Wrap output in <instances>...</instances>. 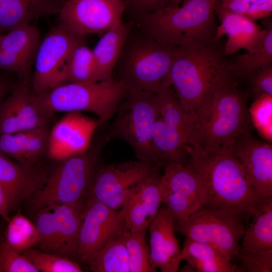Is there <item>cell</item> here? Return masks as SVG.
Instances as JSON below:
<instances>
[{
    "label": "cell",
    "instance_id": "obj_1",
    "mask_svg": "<svg viewBox=\"0 0 272 272\" xmlns=\"http://www.w3.org/2000/svg\"><path fill=\"white\" fill-rule=\"evenodd\" d=\"M232 148L202 149L188 146L187 165L201 183L203 206L229 209L250 218L256 206L265 198L255 191Z\"/></svg>",
    "mask_w": 272,
    "mask_h": 272
},
{
    "label": "cell",
    "instance_id": "obj_2",
    "mask_svg": "<svg viewBox=\"0 0 272 272\" xmlns=\"http://www.w3.org/2000/svg\"><path fill=\"white\" fill-rule=\"evenodd\" d=\"M179 47L170 71V83L183 108L195 117L215 92L234 78L217 43Z\"/></svg>",
    "mask_w": 272,
    "mask_h": 272
},
{
    "label": "cell",
    "instance_id": "obj_3",
    "mask_svg": "<svg viewBox=\"0 0 272 272\" xmlns=\"http://www.w3.org/2000/svg\"><path fill=\"white\" fill-rule=\"evenodd\" d=\"M218 0H184L141 18L137 26L160 42L181 47L216 43Z\"/></svg>",
    "mask_w": 272,
    "mask_h": 272
},
{
    "label": "cell",
    "instance_id": "obj_4",
    "mask_svg": "<svg viewBox=\"0 0 272 272\" xmlns=\"http://www.w3.org/2000/svg\"><path fill=\"white\" fill-rule=\"evenodd\" d=\"M137 28L129 33L113 76L129 91L156 93L171 85L170 71L180 47L162 43Z\"/></svg>",
    "mask_w": 272,
    "mask_h": 272
},
{
    "label": "cell",
    "instance_id": "obj_5",
    "mask_svg": "<svg viewBox=\"0 0 272 272\" xmlns=\"http://www.w3.org/2000/svg\"><path fill=\"white\" fill-rule=\"evenodd\" d=\"M191 147L202 149L233 147L250 129L245 97L232 79L218 89L197 112Z\"/></svg>",
    "mask_w": 272,
    "mask_h": 272
},
{
    "label": "cell",
    "instance_id": "obj_6",
    "mask_svg": "<svg viewBox=\"0 0 272 272\" xmlns=\"http://www.w3.org/2000/svg\"><path fill=\"white\" fill-rule=\"evenodd\" d=\"M129 92L121 82L70 83L35 94L37 102L49 118L58 112L85 111L96 115L100 126L114 116L117 107Z\"/></svg>",
    "mask_w": 272,
    "mask_h": 272
},
{
    "label": "cell",
    "instance_id": "obj_7",
    "mask_svg": "<svg viewBox=\"0 0 272 272\" xmlns=\"http://www.w3.org/2000/svg\"><path fill=\"white\" fill-rule=\"evenodd\" d=\"M115 118L103 137L125 142L138 160L158 165L152 146V130L158 117L156 93L131 90L118 105ZM161 166V165H160Z\"/></svg>",
    "mask_w": 272,
    "mask_h": 272
},
{
    "label": "cell",
    "instance_id": "obj_8",
    "mask_svg": "<svg viewBox=\"0 0 272 272\" xmlns=\"http://www.w3.org/2000/svg\"><path fill=\"white\" fill-rule=\"evenodd\" d=\"M105 144L102 139L96 147L85 153L61 161L32 196L33 209L37 211L49 206L75 203L86 199L99 168L100 154Z\"/></svg>",
    "mask_w": 272,
    "mask_h": 272
},
{
    "label": "cell",
    "instance_id": "obj_9",
    "mask_svg": "<svg viewBox=\"0 0 272 272\" xmlns=\"http://www.w3.org/2000/svg\"><path fill=\"white\" fill-rule=\"evenodd\" d=\"M247 218L229 209L202 206L175 229L185 238L214 247L233 261L239 253Z\"/></svg>",
    "mask_w": 272,
    "mask_h": 272
},
{
    "label": "cell",
    "instance_id": "obj_10",
    "mask_svg": "<svg viewBox=\"0 0 272 272\" xmlns=\"http://www.w3.org/2000/svg\"><path fill=\"white\" fill-rule=\"evenodd\" d=\"M160 166L137 160L99 167L86 197L120 210Z\"/></svg>",
    "mask_w": 272,
    "mask_h": 272
},
{
    "label": "cell",
    "instance_id": "obj_11",
    "mask_svg": "<svg viewBox=\"0 0 272 272\" xmlns=\"http://www.w3.org/2000/svg\"><path fill=\"white\" fill-rule=\"evenodd\" d=\"M86 198L75 203L49 206L37 211V245L43 251L77 257L80 225Z\"/></svg>",
    "mask_w": 272,
    "mask_h": 272
},
{
    "label": "cell",
    "instance_id": "obj_12",
    "mask_svg": "<svg viewBox=\"0 0 272 272\" xmlns=\"http://www.w3.org/2000/svg\"><path fill=\"white\" fill-rule=\"evenodd\" d=\"M84 38L60 23L49 31L40 41L34 60L31 83L35 94L65 84L66 63L75 48L84 43Z\"/></svg>",
    "mask_w": 272,
    "mask_h": 272
},
{
    "label": "cell",
    "instance_id": "obj_13",
    "mask_svg": "<svg viewBox=\"0 0 272 272\" xmlns=\"http://www.w3.org/2000/svg\"><path fill=\"white\" fill-rule=\"evenodd\" d=\"M163 204L171 215L175 227L181 226L204 205L200 181L188 165L167 162L161 175Z\"/></svg>",
    "mask_w": 272,
    "mask_h": 272
},
{
    "label": "cell",
    "instance_id": "obj_14",
    "mask_svg": "<svg viewBox=\"0 0 272 272\" xmlns=\"http://www.w3.org/2000/svg\"><path fill=\"white\" fill-rule=\"evenodd\" d=\"M125 8L123 0H66L58 18L79 35H101L122 20Z\"/></svg>",
    "mask_w": 272,
    "mask_h": 272
},
{
    "label": "cell",
    "instance_id": "obj_15",
    "mask_svg": "<svg viewBox=\"0 0 272 272\" xmlns=\"http://www.w3.org/2000/svg\"><path fill=\"white\" fill-rule=\"evenodd\" d=\"M124 209L110 208L86 197L80 228L77 257L86 262L91 256L124 230Z\"/></svg>",
    "mask_w": 272,
    "mask_h": 272
},
{
    "label": "cell",
    "instance_id": "obj_16",
    "mask_svg": "<svg viewBox=\"0 0 272 272\" xmlns=\"http://www.w3.org/2000/svg\"><path fill=\"white\" fill-rule=\"evenodd\" d=\"M100 126L98 119L79 112H70L49 132L47 153L52 159L62 161L83 154L89 149L93 135Z\"/></svg>",
    "mask_w": 272,
    "mask_h": 272
},
{
    "label": "cell",
    "instance_id": "obj_17",
    "mask_svg": "<svg viewBox=\"0 0 272 272\" xmlns=\"http://www.w3.org/2000/svg\"><path fill=\"white\" fill-rule=\"evenodd\" d=\"M50 118L42 111L30 81H20L0 105V135L47 127Z\"/></svg>",
    "mask_w": 272,
    "mask_h": 272
},
{
    "label": "cell",
    "instance_id": "obj_18",
    "mask_svg": "<svg viewBox=\"0 0 272 272\" xmlns=\"http://www.w3.org/2000/svg\"><path fill=\"white\" fill-rule=\"evenodd\" d=\"M233 152L243 165L256 193L272 197V145L254 137L250 129L235 142Z\"/></svg>",
    "mask_w": 272,
    "mask_h": 272
},
{
    "label": "cell",
    "instance_id": "obj_19",
    "mask_svg": "<svg viewBox=\"0 0 272 272\" xmlns=\"http://www.w3.org/2000/svg\"><path fill=\"white\" fill-rule=\"evenodd\" d=\"M37 28L29 25L15 28L1 35L0 71L16 74L21 81H30L40 44Z\"/></svg>",
    "mask_w": 272,
    "mask_h": 272
},
{
    "label": "cell",
    "instance_id": "obj_20",
    "mask_svg": "<svg viewBox=\"0 0 272 272\" xmlns=\"http://www.w3.org/2000/svg\"><path fill=\"white\" fill-rule=\"evenodd\" d=\"M148 230L152 266L162 272L177 271L182 260L181 250L175 235L174 220L164 204Z\"/></svg>",
    "mask_w": 272,
    "mask_h": 272
},
{
    "label": "cell",
    "instance_id": "obj_21",
    "mask_svg": "<svg viewBox=\"0 0 272 272\" xmlns=\"http://www.w3.org/2000/svg\"><path fill=\"white\" fill-rule=\"evenodd\" d=\"M161 175L158 171L149 177L122 207L125 231L148 230L163 204L164 188Z\"/></svg>",
    "mask_w": 272,
    "mask_h": 272
},
{
    "label": "cell",
    "instance_id": "obj_22",
    "mask_svg": "<svg viewBox=\"0 0 272 272\" xmlns=\"http://www.w3.org/2000/svg\"><path fill=\"white\" fill-rule=\"evenodd\" d=\"M47 176L42 170L26 167L0 152V184L7 195L11 211L35 194Z\"/></svg>",
    "mask_w": 272,
    "mask_h": 272
},
{
    "label": "cell",
    "instance_id": "obj_23",
    "mask_svg": "<svg viewBox=\"0 0 272 272\" xmlns=\"http://www.w3.org/2000/svg\"><path fill=\"white\" fill-rule=\"evenodd\" d=\"M216 14L220 24L217 27L215 41L224 36L227 37L223 49L225 56L233 54L240 49L252 50L260 39L263 29L255 21L244 15L233 12L218 3Z\"/></svg>",
    "mask_w": 272,
    "mask_h": 272
},
{
    "label": "cell",
    "instance_id": "obj_24",
    "mask_svg": "<svg viewBox=\"0 0 272 272\" xmlns=\"http://www.w3.org/2000/svg\"><path fill=\"white\" fill-rule=\"evenodd\" d=\"M49 132L47 127H37L0 135V152L28 168L47 151Z\"/></svg>",
    "mask_w": 272,
    "mask_h": 272
},
{
    "label": "cell",
    "instance_id": "obj_25",
    "mask_svg": "<svg viewBox=\"0 0 272 272\" xmlns=\"http://www.w3.org/2000/svg\"><path fill=\"white\" fill-rule=\"evenodd\" d=\"M66 0H0V32L30 25L41 17L58 15Z\"/></svg>",
    "mask_w": 272,
    "mask_h": 272
},
{
    "label": "cell",
    "instance_id": "obj_26",
    "mask_svg": "<svg viewBox=\"0 0 272 272\" xmlns=\"http://www.w3.org/2000/svg\"><path fill=\"white\" fill-rule=\"evenodd\" d=\"M133 24L118 22L101 35L92 49L97 82L114 79V69Z\"/></svg>",
    "mask_w": 272,
    "mask_h": 272
},
{
    "label": "cell",
    "instance_id": "obj_27",
    "mask_svg": "<svg viewBox=\"0 0 272 272\" xmlns=\"http://www.w3.org/2000/svg\"><path fill=\"white\" fill-rule=\"evenodd\" d=\"M181 257L186 262L183 271L243 272L239 265L227 259L214 247L187 238Z\"/></svg>",
    "mask_w": 272,
    "mask_h": 272
},
{
    "label": "cell",
    "instance_id": "obj_28",
    "mask_svg": "<svg viewBox=\"0 0 272 272\" xmlns=\"http://www.w3.org/2000/svg\"><path fill=\"white\" fill-rule=\"evenodd\" d=\"M152 146L157 163L164 165L167 162L186 165L190 146L187 138L176 128L158 117L152 130Z\"/></svg>",
    "mask_w": 272,
    "mask_h": 272
},
{
    "label": "cell",
    "instance_id": "obj_29",
    "mask_svg": "<svg viewBox=\"0 0 272 272\" xmlns=\"http://www.w3.org/2000/svg\"><path fill=\"white\" fill-rule=\"evenodd\" d=\"M265 26L260 40L252 50L228 60L229 70L235 80H247L257 71L272 65L271 23Z\"/></svg>",
    "mask_w": 272,
    "mask_h": 272
},
{
    "label": "cell",
    "instance_id": "obj_30",
    "mask_svg": "<svg viewBox=\"0 0 272 272\" xmlns=\"http://www.w3.org/2000/svg\"><path fill=\"white\" fill-rule=\"evenodd\" d=\"M250 218L251 221L245 229L240 248L256 251L272 249V197L259 203Z\"/></svg>",
    "mask_w": 272,
    "mask_h": 272
},
{
    "label": "cell",
    "instance_id": "obj_31",
    "mask_svg": "<svg viewBox=\"0 0 272 272\" xmlns=\"http://www.w3.org/2000/svg\"><path fill=\"white\" fill-rule=\"evenodd\" d=\"M156 94L158 117L184 134L190 146L195 132V118L183 108L171 85L163 87Z\"/></svg>",
    "mask_w": 272,
    "mask_h": 272
},
{
    "label": "cell",
    "instance_id": "obj_32",
    "mask_svg": "<svg viewBox=\"0 0 272 272\" xmlns=\"http://www.w3.org/2000/svg\"><path fill=\"white\" fill-rule=\"evenodd\" d=\"M123 232L109 241L88 259L86 262L92 271L129 272Z\"/></svg>",
    "mask_w": 272,
    "mask_h": 272
},
{
    "label": "cell",
    "instance_id": "obj_33",
    "mask_svg": "<svg viewBox=\"0 0 272 272\" xmlns=\"http://www.w3.org/2000/svg\"><path fill=\"white\" fill-rule=\"evenodd\" d=\"M7 223L0 243L21 252L37 245L39 233L36 225L20 212Z\"/></svg>",
    "mask_w": 272,
    "mask_h": 272
},
{
    "label": "cell",
    "instance_id": "obj_34",
    "mask_svg": "<svg viewBox=\"0 0 272 272\" xmlns=\"http://www.w3.org/2000/svg\"><path fill=\"white\" fill-rule=\"evenodd\" d=\"M64 75L65 84L97 82L92 49L84 43L77 45L66 63Z\"/></svg>",
    "mask_w": 272,
    "mask_h": 272
},
{
    "label": "cell",
    "instance_id": "obj_35",
    "mask_svg": "<svg viewBox=\"0 0 272 272\" xmlns=\"http://www.w3.org/2000/svg\"><path fill=\"white\" fill-rule=\"evenodd\" d=\"M147 230L124 231L129 272H156L150 261V250L146 239Z\"/></svg>",
    "mask_w": 272,
    "mask_h": 272
},
{
    "label": "cell",
    "instance_id": "obj_36",
    "mask_svg": "<svg viewBox=\"0 0 272 272\" xmlns=\"http://www.w3.org/2000/svg\"><path fill=\"white\" fill-rule=\"evenodd\" d=\"M22 253L32 263L39 271L82 272L78 263L68 257L30 248Z\"/></svg>",
    "mask_w": 272,
    "mask_h": 272
},
{
    "label": "cell",
    "instance_id": "obj_37",
    "mask_svg": "<svg viewBox=\"0 0 272 272\" xmlns=\"http://www.w3.org/2000/svg\"><path fill=\"white\" fill-rule=\"evenodd\" d=\"M251 123L266 141H272V96L262 95L248 108Z\"/></svg>",
    "mask_w": 272,
    "mask_h": 272
},
{
    "label": "cell",
    "instance_id": "obj_38",
    "mask_svg": "<svg viewBox=\"0 0 272 272\" xmlns=\"http://www.w3.org/2000/svg\"><path fill=\"white\" fill-rule=\"evenodd\" d=\"M243 272H271L272 249L247 250L239 247L237 256Z\"/></svg>",
    "mask_w": 272,
    "mask_h": 272
},
{
    "label": "cell",
    "instance_id": "obj_39",
    "mask_svg": "<svg viewBox=\"0 0 272 272\" xmlns=\"http://www.w3.org/2000/svg\"><path fill=\"white\" fill-rule=\"evenodd\" d=\"M0 272H39L22 253L0 243Z\"/></svg>",
    "mask_w": 272,
    "mask_h": 272
},
{
    "label": "cell",
    "instance_id": "obj_40",
    "mask_svg": "<svg viewBox=\"0 0 272 272\" xmlns=\"http://www.w3.org/2000/svg\"><path fill=\"white\" fill-rule=\"evenodd\" d=\"M247 80L255 99L262 95L272 96V65L257 71Z\"/></svg>",
    "mask_w": 272,
    "mask_h": 272
},
{
    "label": "cell",
    "instance_id": "obj_41",
    "mask_svg": "<svg viewBox=\"0 0 272 272\" xmlns=\"http://www.w3.org/2000/svg\"><path fill=\"white\" fill-rule=\"evenodd\" d=\"M171 0H125V10L128 8L137 20L168 6Z\"/></svg>",
    "mask_w": 272,
    "mask_h": 272
},
{
    "label": "cell",
    "instance_id": "obj_42",
    "mask_svg": "<svg viewBox=\"0 0 272 272\" xmlns=\"http://www.w3.org/2000/svg\"><path fill=\"white\" fill-rule=\"evenodd\" d=\"M271 14L272 0H256L243 15L255 21L269 17Z\"/></svg>",
    "mask_w": 272,
    "mask_h": 272
},
{
    "label": "cell",
    "instance_id": "obj_43",
    "mask_svg": "<svg viewBox=\"0 0 272 272\" xmlns=\"http://www.w3.org/2000/svg\"><path fill=\"white\" fill-rule=\"evenodd\" d=\"M256 0H218L223 7L239 14H244Z\"/></svg>",
    "mask_w": 272,
    "mask_h": 272
},
{
    "label": "cell",
    "instance_id": "obj_44",
    "mask_svg": "<svg viewBox=\"0 0 272 272\" xmlns=\"http://www.w3.org/2000/svg\"><path fill=\"white\" fill-rule=\"evenodd\" d=\"M10 208L7 195L0 184V216L6 221L8 222L10 217Z\"/></svg>",
    "mask_w": 272,
    "mask_h": 272
},
{
    "label": "cell",
    "instance_id": "obj_45",
    "mask_svg": "<svg viewBox=\"0 0 272 272\" xmlns=\"http://www.w3.org/2000/svg\"><path fill=\"white\" fill-rule=\"evenodd\" d=\"M14 86L13 87L12 83L8 79L0 74V105L5 96L13 89Z\"/></svg>",
    "mask_w": 272,
    "mask_h": 272
},
{
    "label": "cell",
    "instance_id": "obj_46",
    "mask_svg": "<svg viewBox=\"0 0 272 272\" xmlns=\"http://www.w3.org/2000/svg\"><path fill=\"white\" fill-rule=\"evenodd\" d=\"M184 0H171L168 5H178L180 4Z\"/></svg>",
    "mask_w": 272,
    "mask_h": 272
}]
</instances>
